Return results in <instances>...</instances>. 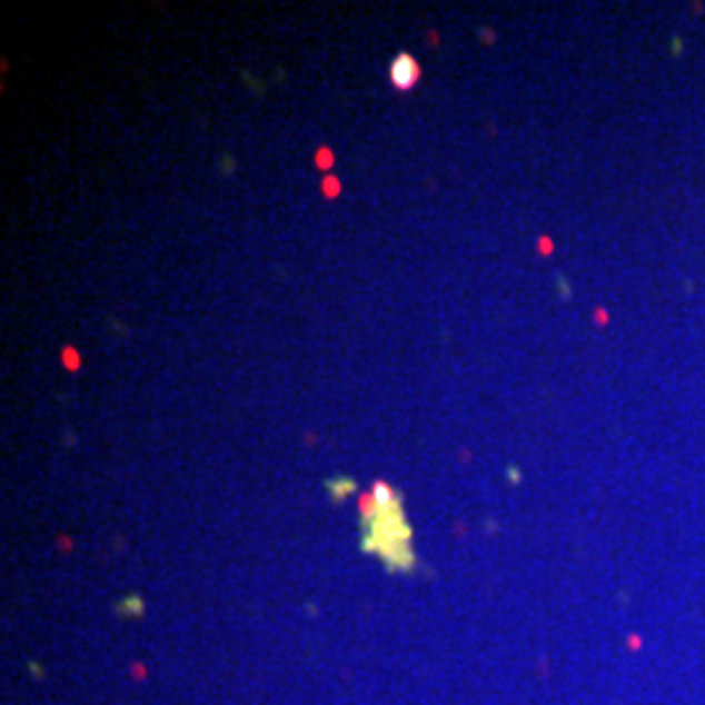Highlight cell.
Masks as SVG:
<instances>
[{
	"instance_id": "cell-1",
	"label": "cell",
	"mask_w": 705,
	"mask_h": 705,
	"mask_svg": "<svg viewBox=\"0 0 705 705\" xmlns=\"http://www.w3.org/2000/svg\"><path fill=\"white\" fill-rule=\"evenodd\" d=\"M418 79H421V66H418L416 58L408 56V52L397 56L393 66H389V81H393V87L400 89V92L414 89L418 85Z\"/></svg>"
}]
</instances>
